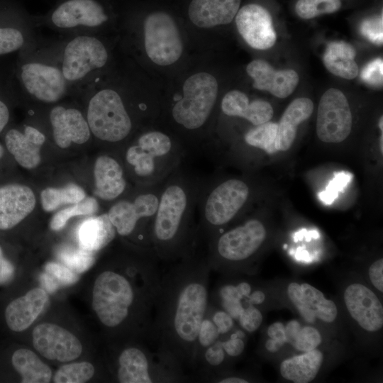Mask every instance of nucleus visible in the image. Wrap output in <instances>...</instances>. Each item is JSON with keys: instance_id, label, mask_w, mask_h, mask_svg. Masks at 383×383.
Returning a JSON list of instances; mask_svg holds the SVG:
<instances>
[{"instance_id": "nucleus-2", "label": "nucleus", "mask_w": 383, "mask_h": 383, "mask_svg": "<svg viewBox=\"0 0 383 383\" xmlns=\"http://www.w3.org/2000/svg\"><path fill=\"white\" fill-rule=\"evenodd\" d=\"M160 263L147 250L128 267V273L106 270L97 276L92 307L105 328L118 330L133 321L141 336L148 338L161 280Z\"/></svg>"}, {"instance_id": "nucleus-10", "label": "nucleus", "mask_w": 383, "mask_h": 383, "mask_svg": "<svg viewBox=\"0 0 383 383\" xmlns=\"http://www.w3.org/2000/svg\"><path fill=\"white\" fill-rule=\"evenodd\" d=\"M32 18L36 28H48L62 37L98 35L109 21L106 9L98 0H62L47 14Z\"/></svg>"}, {"instance_id": "nucleus-62", "label": "nucleus", "mask_w": 383, "mask_h": 383, "mask_svg": "<svg viewBox=\"0 0 383 383\" xmlns=\"http://www.w3.org/2000/svg\"><path fill=\"white\" fill-rule=\"evenodd\" d=\"M382 120H383V118H382V116H381V118L379 119V128L381 130V132H383V126H382L383 121H382Z\"/></svg>"}, {"instance_id": "nucleus-28", "label": "nucleus", "mask_w": 383, "mask_h": 383, "mask_svg": "<svg viewBox=\"0 0 383 383\" xmlns=\"http://www.w3.org/2000/svg\"><path fill=\"white\" fill-rule=\"evenodd\" d=\"M221 109L225 115L244 118L253 126L270 121L273 116V109L269 102L260 99L250 101L247 95L238 90L226 94Z\"/></svg>"}, {"instance_id": "nucleus-5", "label": "nucleus", "mask_w": 383, "mask_h": 383, "mask_svg": "<svg viewBox=\"0 0 383 383\" xmlns=\"http://www.w3.org/2000/svg\"><path fill=\"white\" fill-rule=\"evenodd\" d=\"M250 185L239 178L203 177L197 204V242L204 248L236 218L250 200Z\"/></svg>"}, {"instance_id": "nucleus-8", "label": "nucleus", "mask_w": 383, "mask_h": 383, "mask_svg": "<svg viewBox=\"0 0 383 383\" xmlns=\"http://www.w3.org/2000/svg\"><path fill=\"white\" fill-rule=\"evenodd\" d=\"M54 41L61 71L74 97L106 67L107 46L99 35L62 37Z\"/></svg>"}, {"instance_id": "nucleus-42", "label": "nucleus", "mask_w": 383, "mask_h": 383, "mask_svg": "<svg viewBox=\"0 0 383 383\" xmlns=\"http://www.w3.org/2000/svg\"><path fill=\"white\" fill-rule=\"evenodd\" d=\"M382 14L365 19L360 24L361 34L376 45H382L383 41Z\"/></svg>"}, {"instance_id": "nucleus-31", "label": "nucleus", "mask_w": 383, "mask_h": 383, "mask_svg": "<svg viewBox=\"0 0 383 383\" xmlns=\"http://www.w3.org/2000/svg\"><path fill=\"white\" fill-rule=\"evenodd\" d=\"M323 360V355L319 350L304 352L283 360L280 365V373L291 382L308 383L316 377Z\"/></svg>"}, {"instance_id": "nucleus-40", "label": "nucleus", "mask_w": 383, "mask_h": 383, "mask_svg": "<svg viewBox=\"0 0 383 383\" xmlns=\"http://www.w3.org/2000/svg\"><path fill=\"white\" fill-rule=\"evenodd\" d=\"M321 341V335L318 331L308 326L300 328L292 345L299 351L308 352L316 349Z\"/></svg>"}, {"instance_id": "nucleus-30", "label": "nucleus", "mask_w": 383, "mask_h": 383, "mask_svg": "<svg viewBox=\"0 0 383 383\" xmlns=\"http://www.w3.org/2000/svg\"><path fill=\"white\" fill-rule=\"evenodd\" d=\"M115 235V229L107 213L84 220L77 229L79 248L91 252L105 247Z\"/></svg>"}, {"instance_id": "nucleus-50", "label": "nucleus", "mask_w": 383, "mask_h": 383, "mask_svg": "<svg viewBox=\"0 0 383 383\" xmlns=\"http://www.w3.org/2000/svg\"><path fill=\"white\" fill-rule=\"evenodd\" d=\"M219 297L223 301H240L243 299V296L240 294L237 286L232 284H226L219 289Z\"/></svg>"}, {"instance_id": "nucleus-7", "label": "nucleus", "mask_w": 383, "mask_h": 383, "mask_svg": "<svg viewBox=\"0 0 383 383\" xmlns=\"http://www.w3.org/2000/svg\"><path fill=\"white\" fill-rule=\"evenodd\" d=\"M86 104V117L91 134L99 140L117 144L127 140L134 123L121 94L104 85L95 77L75 95Z\"/></svg>"}, {"instance_id": "nucleus-38", "label": "nucleus", "mask_w": 383, "mask_h": 383, "mask_svg": "<svg viewBox=\"0 0 383 383\" xmlns=\"http://www.w3.org/2000/svg\"><path fill=\"white\" fill-rule=\"evenodd\" d=\"M57 257L65 266L75 272L86 271L94 262L92 252L81 248L64 246L59 249Z\"/></svg>"}, {"instance_id": "nucleus-56", "label": "nucleus", "mask_w": 383, "mask_h": 383, "mask_svg": "<svg viewBox=\"0 0 383 383\" xmlns=\"http://www.w3.org/2000/svg\"><path fill=\"white\" fill-rule=\"evenodd\" d=\"M249 303L250 305L261 304L265 299V294L260 290H256L248 296Z\"/></svg>"}, {"instance_id": "nucleus-34", "label": "nucleus", "mask_w": 383, "mask_h": 383, "mask_svg": "<svg viewBox=\"0 0 383 383\" xmlns=\"http://www.w3.org/2000/svg\"><path fill=\"white\" fill-rule=\"evenodd\" d=\"M84 191L78 185L70 184L62 188L48 187L40 194L43 209L52 211L65 204H74L85 198Z\"/></svg>"}, {"instance_id": "nucleus-61", "label": "nucleus", "mask_w": 383, "mask_h": 383, "mask_svg": "<svg viewBox=\"0 0 383 383\" xmlns=\"http://www.w3.org/2000/svg\"><path fill=\"white\" fill-rule=\"evenodd\" d=\"M379 150L381 152V154H383V133H381L380 139H379Z\"/></svg>"}, {"instance_id": "nucleus-51", "label": "nucleus", "mask_w": 383, "mask_h": 383, "mask_svg": "<svg viewBox=\"0 0 383 383\" xmlns=\"http://www.w3.org/2000/svg\"><path fill=\"white\" fill-rule=\"evenodd\" d=\"M14 274V268L12 264L6 260L0 247V284L10 280Z\"/></svg>"}, {"instance_id": "nucleus-27", "label": "nucleus", "mask_w": 383, "mask_h": 383, "mask_svg": "<svg viewBox=\"0 0 383 383\" xmlns=\"http://www.w3.org/2000/svg\"><path fill=\"white\" fill-rule=\"evenodd\" d=\"M240 4V0H192L188 14L196 26L211 28L231 22Z\"/></svg>"}, {"instance_id": "nucleus-44", "label": "nucleus", "mask_w": 383, "mask_h": 383, "mask_svg": "<svg viewBox=\"0 0 383 383\" xmlns=\"http://www.w3.org/2000/svg\"><path fill=\"white\" fill-rule=\"evenodd\" d=\"M360 77L366 84L372 87L382 85L383 79V61L377 58L370 61L362 69Z\"/></svg>"}, {"instance_id": "nucleus-17", "label": "nucleus", "mask_w": 383, "mask_h": 383, "mask_svg": "<svg viewBox=\"0 0 383 383\" xmlns=\"http://www.w3.org/2000/svg\"><path fill=\"white\" fill-rule=\"evenodd\" d=\"M51 106L48 121L57 146L67 148L72 143L81 145L90 139L91 132L86 114L79 109L62 104L61 101Z\"/></svg>"}, {"instance_id": "nucleus-16", "label": "nucleus", "mask_w": 383, "mask_h": 383, "mask_svg": "<svg viewBox=\"0 0 383 383\" xmlns=\"http://www.w3.org/2000/svg\"><path fill=\"white\" fill-rule=\"evenodd\" d=\"M35 349L48 360L72 361L82 353L79 340L67 329L50 323L37 325L33 331Z\"/></svg>"}, {"instance_id": "nucleus-55", "label": "nucleus", "mask_w": 383, "mask_h": 383, "mask_svg": "<svg viewBox=\"0 0 383 383\" xmlns=\"http://www.w3.org/2000/svg\"><path fill=\"white\" fill-rule=\"evenodd\" d=\"M10 117L9 106L4 101L0 98V133L7 126Z\"/></svg>"}, {"instance_id": "nucleus-22", "label": "nucleus", "mask_w": 383, "mask_h": 383, "mask_svg": "<svg viewBox=\"0 0 383 383\" xmlns=\"http://www.w3.org/2000/svg\"><path fill=\"white\" fill-rule=\"evenodd\" d=\"M35 197L27 186L11 184L0 187V230L13 228L34 209Z\"/></svg>"}, {"instance_id": "nucleus-12", "label": "nucleus", "mask_w": 383, "mask_h": 383, "mask_svg": "<svg viewBox=\"0 0 383 383\" xmlns=\"http://www.w3.org/2000/svg\"><path fill=\"white\" fill-rule=\"evenodd\" d=\"M218 94L216 78L206 72L189 77L183 86V96L172 107L174 122L185 131L194 132L208 122Z\"/></svg>"}, {"instance_id": "nucleus-58", "label": "nucleus", "mask_w": 383, "mask_h": 383, "mask_svg": "<svg viewBox=\"0 0 383 383\" xmlns=\"http://www.w3.org/2000/svg\"><path fill=\"white\" fill-rule=\"evenodd\" d=\"M284 344L277 340L269 338L265 342V348L270 353H276L279 351Z\"/></svg>"}, {"instance_id": "nucleus-53", "label": "nucleus", "mask_w": 383, "mask_h": 383, "mask_svg": "<svg viewBox=\"0 0 383 383\" xmlns=\"http://www.w3.org/2000/svg\"><path fill=\"white\" fill-rule=\"evenodd\" d=\"M222 307L233 319H238L244 307L240 301H228L221 302Z\"/></svg>"}, {"instance_id": "nucleus-46", "label": "nucleus", "mask_w": 383, "mask_h": 383, "mask_svg": "<svg viewBox=\"0 0 383 383\" xmlns=\"http://www.w3.org/2000/svg\"><path fill=\"white\" fill-rule=\"evenodd\" d=\"M45 270L48 274L64 284H71L78 279L75 272L61 264L48 262Z\"/></svg>"}, {"instance_id": "nucleus-1", "label": "nucleus", "mask_w": 383, "mask_h": 383, "mask_svg": "<svg viewBox=\"0 0 383 383\" xmlns=\"http://www.w3.org/2000/svg\"><path fill=\"white\" fill-rule=\"evenodd\" d=\"M163 270L148 340L185 379L198 368V333L209 307V274L197 248Z\"/></svg>"}, {"instance_id": "nucleus-9", "label": "nucleus", "mask_w": 383, "mask_h": 383, "mask_svg": "<svg viewBox=\"0 0 383 383\" xmlns=\"http://www.w3.org/2000/svg\"><path fill=\"white\" fill-rule=\"evenodd\" d=\"M165 180L155 184L138 185L131 199H121L109 209L107 216L116 233L128 238L137 234V245L151 250L150 233Z\"/></svg>"}, {"instance_id": "nucleus-32", "label": "nucleus", "mask_w": 383, "mask_h": 383, "mask_svg": "<svg viewBox=\"0 0 383 383\" xmlns=\"http://www.w3.org/2000/svg\"><path fill=\"white\" fill-rule=\"evenodd\" d=\"M355 55L356 51L350 44L344 41H334L327 45L323 61L326 69L334 75L352 79L358 74Z\"/></svg>"}, {"instance_id": "nucleus-47", "label": "nucleus", "mask_w": 383, "mask_h": 383, "mask_svg": "<svg viewBox=\"0 0 383 383\" xmlns=\"http://www.w3.org/2000/svg\"><path fill=\"white\" fill-rule=\"evenodd\" d=\"M240 331H236L231 335V338L222 341V346L225 353L231 357H238L244 350L245 343L242 339L244 336Z\"/></svg>"}, {"instance_id": "nucleus-23", "label": "nucleus", "mask_w": 383, "mask_h": 383, "mask_svg": "<svg viewBox=\"0 0 383 383\" xmlns=\"http://www.w3.org/2000/svg\"><path fill=\"white\" fill-rule=\"evenodd\" d=\"M36 28L32 16H20L0 22V56L35 48L43 40Z\"/></svg>"}, {"instance_id": "nucleus-54", "label": "nucleus", "mask_w": 383, "mask_h": 383, "mask_svg": "<svg viewBox=\"0 0 383 383\" xmlns=\"http://www.w3.org/2000/svg\"><path fill=\"white\" fill-rule=\"evenodd\" d=\"M301 328L300 323L296 321H290L285 326L287 343H292L295 336Z\"/></svg>"}, {"instance_id": "nucleus-3", "label": "nucleus", "mask_w": 383, "mask_h": 383, "mask_svg": "<svg viewBox=\"0 0 383 383\" xmlns=\"http://www.w3.org/2000/svg\"><path fill=\"white\" fill-rule=\"evenodd\" d=\"M184 162L164 181L150 233V248L161 263L175 261L196 250L197 204L203 177Z\"/></svg>"}, {"instance_id": "nucleus-41", "label": "nucleus", "mask_w": 383, "mask_h": 383, "mask_svg": "<svg viewBox=\"0 0 383 383\" xmlns=\"http://www.w3.org/2000/svg\"><path fill=\"white\" fill-rule=\"evenodd\" d=\"M225 351L222 341L217 340L211 345L204 349L201 353L199 365H202V374H206L210 369L217 367L225 359ZM198 365V367H199Z\"/></svg>"}, {"instance_id": "nucleus-59", "label": "nucleus", "mask_w": 383, "mask_h": 383, "mask_svg": "<svg viewBox=\"0 0 383 383\" xmlns=\"http://www.w3.org/2000/svg\"><path fill=\"white\" fill-rule=\"evenodd\" d=\"M237 287L243 297H248L251 292V287L248 282H240Z\"/></svg>"}, {"instance_id": "nucleus-39", "label": "nucleus", "mask_w": 383, "mask_h": 383, "mask_svg": "<svg viewBox=\"0 0 383 383\" xmlns=\"http://www.w3.org/2000/svg\"><path fill=\"white\" fill-rule=\"evenodd\" d=\"M340 6V0H299L295 10L299 17L310 19L322 14L333 13Z\"/></svg>"}, {"instance_id": "nucleus-52", "label": "nucleus", "mask_w": 383, "mask_h": 383, "mask_svg": "<svg viewBox=\"0 0 383 383\" xmlns=\"http://www.w3.org/2000/svg\"><path fill=\"white\" fill-rule=\"evenodd\" d=\"M267 333L270 338L277 340L283 344L287 343L285 326L281 322L271 324L267 328Z\"/></svg>"}, {"instance_id": "nucleus-19", "label": "nucleus", "mask_w": 383, "mask_h": 383, "mask_svg": "<svg viewBox=\"0 0 383 383\" xmlns=\"http://www.w3.org/2000/svg\"><path fill=\"white\" fill-rule=\"evenodd\" d=\"M344 301L351 317L361 328L369 332L382 328V304L371 289L362 284H352L344 292Z\"/></svg>"}, {"instance_id": "nucleus-6", "label": "nucleus", "mask_w": 383, "mask_h": 383, "mask_svg": "<svg viewBox=\"0 0 383 383\" xmlns=\"http://www.w3.org/2000/svg\"><path fill=\"white\" fill-rule=\"evenodd\" d=\"M187 150L168 133L146 131L129 145L124 159L138 185L162 182L184 162Z\"/></svg>"}, {"instance_id": "nucleus-37", "label": "nucleus", "mask_w": 383, "mask_h": 383, "mask_svg": "<svg viewBox=\"0 0 383 383\" xmlns=\"http://www.w3.org/2000/svg\"><path fill=\"white\" fill-rule=\"evenodd\" d=\"M99 209L97 201L93 197H85L74 206L58 211L51 219L50 228L60 231L65 227L70 218L76 216L92 215Z\"/></svg>"}, {"instance_id": "nucleus-43", "label": "nucleus", "mask_w": 383, "mask_h": 383, "mask_svg": "<svg viewBox=\"0 0 383 383\" xmlns=\"http://www.w3.org/2000/svg\"><path fill=\"white\" fill-rule=\"evenodd\" d=\"M219 336L220 334L216 326L206 313L201 323L198 333V344L200 350V356L202 350L215 343L218 339Z\"/></svg>"}, {"instance_id": "nucleus-35", "label": "nucleus", "mask_w": 383, "mask_h": 383, "mask_svg": "<svg viewBox=\"0 0 383 383\" xmlns=\"http://www.w3.org/2000/svg\"><path fill=\"white\" fill-rule=\"evenodd\" d=\"M277 133V123L267 121L249 129L245 133L243 140L249 147L272 155L277 152L274 146Z\"/></svg>"}, {"instance_id": "nucleus-25", "label": "nucleus", "mask_w": 383, "mask_h": 383, "mask_svg": "<svg viewBox=\"0 0 383 383\" xmlns=\"http://www.w3.org/2000/svg\"><path fill=\"white\" fill-rule=\"evenodd\" d=\"M48 299L46 291L37 287L11 301L5 310L8 327L15 332L26 330L42 313Z\"/></svg>"}, {"instance_id": "nucleus-26", "label": "nucleus", "mask_w": 383, "mask_h": 383, "mask_svg": "<svg viewBox=\"0 0 383 383\" xmlns=\"http://www.w3.org/2000/svg\"><path fill=\"white\" fill-rule=\"evenodd\" d=\"M95 195L101 200L111 201L126 191L127 182L121 163L110 155H101L94 167Z\"/></svg>"}, {"instance_id": "nucleus-36", "label": "nucleus", "mask_w": 383, "mask_h": 383, "mask_svg": "<svg viewBox=\"0 0 383 383\" xmlns=\"http://www.w3.org/2000/svg\"><path fill=\"white\" fill-rule=\"evenodd\" d=\"M94 367L89 362H72L61 366L55 373V383H82L94 374Z\"/></svg>"}, {"instance_id": "nucleus-18", "label": "nucleus", "mask_w": 383, "mask_h": 383, "mask_svg": "<svg viewBox=\"0 0 383 383\" xmlns=\"http://www.w3.org/2000/svg\"><path fill=\"white\" fill-rule=\"evenodd\" d=\"M238 30L252 48L267 50L277 40V34L269 11L260 5L250 4L243 6L235 15Z\"/></svg>"}, {"instance_id": "nucleus-48", "label": "nucleus", "mask_w": 383, "mask_h": 383, "mask_svg": "<svg viewBox=\"0 0 383 383\" xmlns=\"http://www.w3.org/2000/svg\"><path fill=\"white\" fill-rule=\"evenodd\" d=\"M207 314L216 326L220 335L227 333L234 326L233 318L225 311H213L211 315L208 309Z\"/></svg>"}, {"instance_id": "nucleus-15", "label": "nucleus", "mask_w": 383, "mask_h": 383, "mask_svg": "<svg viewBox=\"0 0 383 383\" xmlns=\"http://www.w3.org/2000/svg\"><path fill=\"white\" fill-rule=\"evenodd\" d=\"M352 113L344 94L331 88L321 96L317 111L316 134L327 143L345 140L352 130Z\"/></svg>"}, {"instance_id": "nucleus-63", "label": "nucleus", "mask_w": 383, "mask_h": 383, "mask_svg": "<svg viewBox=\"0 0 383 383\" xmlns=\"http://www.w3.org/2000/svg\"><path fill=\"white\" fill-rule=\"evenodd\" d=\"M3 155H4V148L0 143V158L3 156Z\"/></svg>"}, {"instance_id": "nucleus-29", "label": "nucleus", "mask_w": 383, "mask_h": 383, "mask_svg": "<svg viewBox=\"0 0 383 383\" xmlns=\"http://www.w3.org/2000/svg\"><path fill=\"white\" fill-rule=\"evenodd\" d=\"M313 110V104L309 98H297L290 103L277 123L274 144L277 152H284L291 148L296 138L298 126L311 116Z\"/></svg>"}, {"instance_id": "nucleus-14", "label": "nucleus", "mask_w": 383, "mask_h": 383, "mask_svg": "<svg viewBox=\"0 0 383 383\" xmlns=\"http://www.w3.org/2000/svg\"><path fill=\"white\" fill-rule=\"evenodd\" d=\"M146 54L155 64L169 65L175 62L182 52V43L174 19L167 13L149 14L143 23Z\"/></svg>"}, {"instance_id": "nucleus-33", "label": "nucleus", "mask_w": 383, "mask_h": 383, "mask_svg": "<svg viewBox=\"0 0 383 383\" xmlns=\"http://www.w3.org/2000/svg\"><path fill=\"white\" fill-rule=\"evenodd\" d=\"M11 362L21 375L22 383H48L51 379L50 367L28 349L16 350L12 355Z\"/></svg>"}, {"instance_id": "nucleus-4", "label": "nucleus", "mask_w": 383, "mask_h": 383, "mask_svg": "<svg viewBox=\"0 0 383 383\" xmlns=\"http://www.w3.org/2000/svg\"><path fill=\"white\" fill-rule=\"evenodd\" d=\"M11 85L23 96L43 105L51 106L72 96L60 67L54 40L43 39L35 48L18 54Z\"/></svg>"}, {"instance_id": "nucleus-20", "label": "nucleus", "mask_w": 383, "mask_h": 383, "mask_svg": "<svg viewBox=\"0 0 383 383\" xmlns=\"http://www.w3.org/2000/svg\"><path fill=\"white\" fill-rule=\"evenodd\" d=\"M287 294L299 313L309 323L314 322L316 318L331 323L337 317L335 303L326 299L321 291L309 284L300 285L292 282L288 285Z\"/></svg>"}, {"instance_id": "nucleus-13", "label": "nucleus", "mask_w": 383, "mask_h": 383, "mask_svg": "<svg viewBox=\"0 0 383 383\" xmlns=\"http://www.w3.org/2000/svg\"><path fill=\"white\" fill-rule=\"evenodd\" d=\"M116 378L121 383L174 382L185 379L161 355L154 345L149 349L129 346L118 357Z\"/></svg>"}, {"instance_id": "nucleus-57", "label": "nucleus", "mask_w": 383, "mask_h": 383, "mask_svg": "<svg viewBox=\"0 0 383 383\" xmlns=\"http://www.w3.org/2000/svg\"><path fill=\"white\" fill-rule=\"evenodd\" d=\"M42 281L45 287L48 289V291L52 292L57 289V284L55 281V279L47 272L43 274L42 276Z\"/></svg>"}, {"instance_id": "nucleus-21", "label": "nucleus", "mask_w": 383, "mask_h": 383, "mask_svg": "<svg viewBox=\"0 0 383 383\" xmlns=\"http://www.w3.org/2000/svg\"><path fill=\"white\" fill-rule=\"evenodd\" d=\"M246 71L254 80L253 87L259 90L267 91L278 98H286L296 89L299 77L293 70H274L262 60L250 62Z\"/></svg>"}, {"instance_id": "nucleus-60", "label": "nucleus", "mask_w": 383, "mask_h": 383, "mask_svg": "<svg viewBox=\"0 0 383 383\" xmlns=\"http://www.w3.org/2000/svg\"><path fill=\"white\" fill-rule=\"evenodd\" d=\"M217 382L220 383H248V381L245 379L238 377H228L222 379H218Z\"/></svg>"}, {"instance_id": "nucleus-45", "label": "nucleus", "mask_w": 383, "mask_h": 383, "mask_svg": "<svg viewBox=\"0 0 383 383\" xmlns=\"http://www.w3.org/2000/svg\"><path fill=\"white\" fill-rule=\"evenodd\" d=\"M242 328L248 332L255 331L262 322V315L260 311L252 305L244 308L239 318Z\"/></svg>"}, {"instance_id": "nucleus-24", "label": "nucleus", "mask_w": 383, "mask_h": 383, "mask_svg": "<svg viewBox=\"0 0 383 383\" xmlns=\"http://www.w3.org/2000/svg\"><path fill=\"white\" fill-rule=\"evenodd\" d=\"M45 141V135L37 128L26 125L23 131L9 130L5 144L16 162L23 167L33 169L40 162V149Z\"/></svg>"}, {"instance_id": "nucleus-49", "label": "nucleus", "mask_w": 383, "mask_h": 383, "mask_svg": "<svg viewBox=\"0 0 383 383\" xmlns=\"http://www.w3.org/2000/svg\"><path fill=\"white\" fill-rule=\"evenodd\" d=\"M369 277L373 286L383 292V259L380 258L374 261L370 267Z\"/></svg>"}, {"instance_id": "nucleus-11", "label": "nucleus", "mask_w": 383, "mask_h": 383, "mask_svg": "<svg viewBox=\"0 0 383 383\" xmlns=\"http://www.w3.org/2000/svg\"><path fill=\"white\" fill-rule=\"evenodd\" d=\"M266 237V228L257 218H249L242 224L223 230L203 248L211 270H216L222 263L248 260L257 252Z\"/></svg>"}]
</instances>
